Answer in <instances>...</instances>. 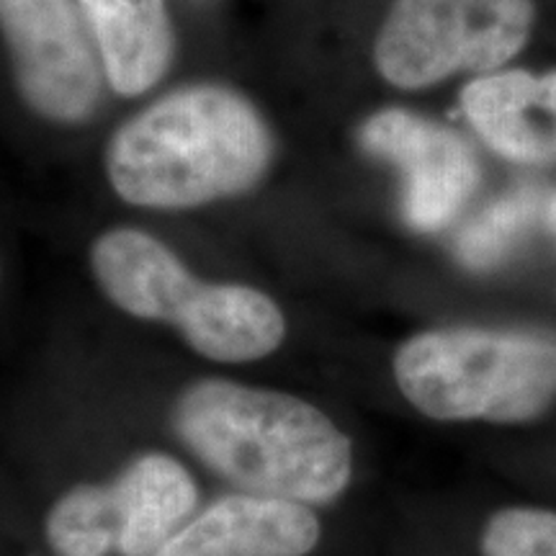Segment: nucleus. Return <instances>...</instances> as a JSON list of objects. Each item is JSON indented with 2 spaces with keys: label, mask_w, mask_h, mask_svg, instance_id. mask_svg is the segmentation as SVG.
<instances>
[{
  "label": "nucleus",
  "mask_w": 556,
  "mask_h": 556,
  "mask_svg": "<svg viewBox=\"0 0 556 556\" xmlns=\"http://www.w3.org/2000/svg\"><path fill=\"white\" fill-rule=\"evenodd\" d=\"M544 193L531 186L516 189L484 206L456 238V255L469 268H490L510 253L539 214H544Z\"/></svg>",
  "instance_id": "nucleus-12"
},
{
  "label": "nucleus",
  "mask_w": 556,
  "mask_h": 556,
  "mask_svg": "<svg viewBox=\"0 0 556 556\" xmlns=\"http://www.w3.org/2000/svg\"><path fill=\"white\" fill-rule=\"evenodd\" d=\"M358 142L405 178L402 212L417 232H438L477 191L479 160L458 131L405 109H384L361 124Z\"/></svg>",
  "instance_id": "nucleus-8"
},
{
  "label": "nucleus",
  "mask_w": 556,
  "mask_h": 556,
  "mask_svg": "<svg viewBox=\"0 0 556 556\" xmlns=\"http://www.w3.org/2000/svg\"><path fill=\"white\" fill-rule=\"evenodd\" d=\"M533 0H397L374 45L389 86L420 90L454 73H490L523 50Z\"/></svg>",
  "instance_id": "nucleus-5"
},
{
  "label": "nucleus",
  "mask_w": 556,
  "mask_h": 556,
  "mask_svg": "<svg viewBox=\"0 0 556 556\" xmlns=\"http://www.w3.org/2000/svg\"><path fill=\"white\" fill-rule=\"evenodd\" d=\"M114 93L137 99L168 75L176 29L168 0H78Z\"/></svg>",
  "instance_id": "nucleus-11"
},
{
  "label": "nucleus",
  "mask_w": 556,
  "mask_h": 556,
  "mask_svg": "<svg viewBox=\"0 0 556 556\" xmlns=\"http://www.w3.org/2000/svg\"><path fill=\"white\" fill-rule=\"evenodd\" d=\"M173 428L204 467L250 495L328 505L351 484L348 435L278 389L201 379L176 400Z\"/></svg>",
  "instance_id": "nucleus-2"
},
{
  "label": "nucleus",
  "mask_w": 556,
  "mask_h": 556,
  "mask_svg": "<svg viewBox=\"0 0 556 556\" xmlns=\"http://www.w3.org/2000/svg\"><path fill=\"white\" fill-rule=\"evenodd\" d=\"M0 37L21 101L39 119L75 127L101 103V58L73 0H0Z\"/></svg>",
  "instance_id": "nucleus-7"
},
{
  "label": "nucleus",
  "mask_w": 556,
  "mask_h": 556,
  "mask_svg": "<svg viewBox=\"0 0 556 556\" xmlns=\"http://www.w3.org/2000/svg\"><path fill=\"white\" fill-rule=\"evenodd\" d=\"M319 536L309 505L242 492L208 505L155 556H307Z\"/></svg>",
  "instance_id": "nucleus-9"
},
{
  "label": "nucleus",
  "mask_w": 556,
  "mask_h": 556,
  "mask_svg": "<svg viewBox=\"0 0 556 556\" xmlns=\"http://www.w3.org/2000/svg\"><path fill=\"white\" fill-rule=\"evenodd\" d=\"M197 500L184 464L144 454L114 482L65 492L47 516V541L60 556H155L186 526Z\"/></svg>",
  "instance_id": "nucleus-6"
},
{
  "label": "nucleus",
  "mask_w": 556,
  "mask_h": 556,
  "mask_svg": "<svg viewBox=\"0 0 556 556\" xmlns=\"http://www.w3.org/2000/svg\"><path fill=\"white\" fill-rule=\"evenodd\" d=\"M484 556H556V513L510 507L484 528Z\"/></svg>",
  "instance_id": "nucleus-13"
},
{
  "label": "nucleus",
  "mask_w": 556,
  "mask_h": 556,
  "mask_svg": "<svg viewBox=\"0 0 556 556\" xmlns=\"http://www.w3.org/2000/svg\"><path fill=\"white\" fill-rule=\"evenodd\" d=\"M462 109L484 144L523 165L556 163V73H492L462 88Z\"/></svg>",
  "instance_id": "nucleus-10"
},
{
  "label": "nucleus",
  "mask_w": 556,
  "mask_h": 556,
  "mask_svg": "<svg viewBox=\"0 0 556 556\" xmlns=\"http://www.w3.org/2000/svg\"><path fill=\"white\" fill-rule=\"evenodd\" d=\"M274 152V131L245 93L193 83L124 122L109 139L103 168L127 204L184 212L255 189Z\"/></svg>",
  "instance_id": "nucleus-1"
},
{
  "label": "nucleus",
  "mask_w": 556,
  "mask_h": 556,
  "mask_svg": "<svg viewBox=\"0 0 556 556\" xmlns=\"http://www.w3.org/2000/svg\"><path fill=\"white\" fill-rule=\"evenodd\" d=\"M90 268L114 307L168 323L217 364L266 358L287 338V317L261 289L201 281L173 250L137 227H114L90 245Z\"/></svg>",
  "instance_id": "nucleus-3"
},
{
  "label": "nucleus",
  "mask_w": 556,
  "mask_h": 556,
  "mask_svg": "<svg viewBox=\"0 0 556 556\" xmlns=\"http://www.w3.org/2000/svg\"><path fill=\"white\" fill-rule=\"evenodd\" d=\"M544 219H546L548 229H552V232L556 235V191L552 193V197L546 199V204H544Z\"/></svg>",
  "instance_id": "nucleus-14"
},
{
  "label": "nucleus",
  "mask_w": 556,
  "mask_h": 556,
  "mask_svg": "<svg viewBox=\"0 0 556 556\" xmlns=\"http://www.w3.org/2000/svg\"><path fill=\"white\" fill-rule=\"evenodd\" d=\"M409 405L433 420L528 422L556 400V336L503 330H430L394 356Z\"/></svg>",
  "instance_id": "nucleus-4"
}]
</instances>
